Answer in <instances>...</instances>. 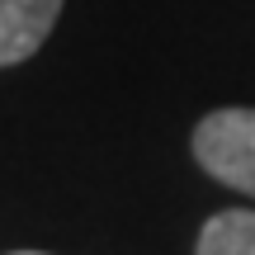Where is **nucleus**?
<instances>
[{
  "instance_id": "1",
  "label": "nucleus",
  "mask_w": 255,
  "mask_h": 255,
  "mask_svg": "<svg viewBox=\"0 0 255 255\" xmlns=\"http://www.w3.org/2000/svg\"><path fill=\"white\" fill-rule=\"evenodd\" d=\"M194 161L227 189L255 199V109H213L194 128Z\"/></svg>"
},
{
  "instance_id": "2",
  "label": "nucleus",
  "mask_w": 255,
  "mask_h": 255,
  "mask_svg": "<svg viewBox=\"0 0 255 255\" xmlns=\"http://www.w3.org/2000/svg\"><path fill=\"white\" fill-rule=\"evenodd\" d=\"M62 0H0V66H14L47 43Z\"/></svg>"
},
{
  "instance_id": "3",
  "label": "nucleus",
  "mask_w": 255,
  "mask_h": 255,
  "mask_svg": "<svg viewBox=\"0 0 255 255\" xmlns=\"http://www.w3.org/2000/svg\"><path fill=\"white\" fill-rule=\"evenodd\" d=\"M199 255H255V213L251 208L213 213L199 232Z\"/></svg>"
},
{
  "instance_id": "4",
  "label": "nucleus",
  "mask_w": 255,
  "mask_h": 255,
  "mask_svg": "<svg viewBox=\"0 0 255 255\" xmlns=\"http://www.w3.org/2000/svg\"><path fill=\"white\" fill-rule=\"evenodd\" d=\"M19 255H38V251H19Z\"/></svg>"
}]
</instances>
